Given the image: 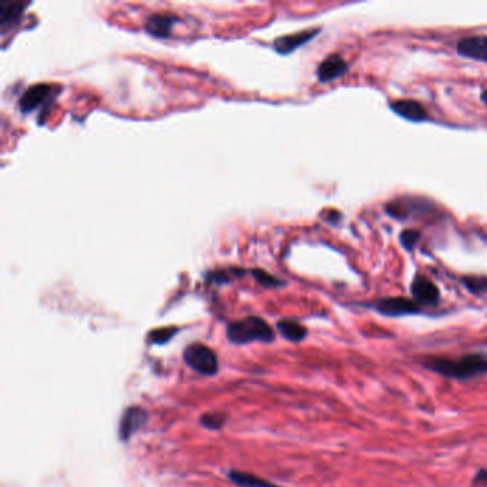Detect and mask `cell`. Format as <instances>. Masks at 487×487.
Wrapping results in <instances>:
<instances>
[{
    "mask_svg": "<svg viewBox=\"0 0 487 487\" xmlns=\"http://www.w3.org/2000/svg\"><path fill=\"white\" fill-rule=\"evenodd\" d=\"M425 366L443 377L454 380H469L487 375V358L477 353L457 359L436 358L425 362Z\"/></svg>",
    "mask_w": 487,
    "mask_h": 487,
    "instance_id": "cell-1",
    "label": "cell"
},
{
    "mask_svg": "<svg viewBox=\"0 0 487 487\" xmlns=\"http://www.w3.org/2000/svg\"><path fill=\"white\" fill-rule=\"evenodd\" d=\"M228 339L235 344H246L250 341L270 343L274 340V331L266 320L257 316H247L228 326Z\"/></svg>",
    "mask_w": 487,
    "mask_h": 487,
    "instance_id": "cell-2",
    "label": "cell"
},
{
    "mask_svg": "<svg viewBox=\"0 0 487 487\" xmlns=\"http://www.w3.org/2000/svg\"><path fill=\"white\" fill-rule=\"evenodd\" d=\"M183 359L190 369L204 376H213L219 370L216 353L203 343L189 344L183 353Z\"/></svg>",
    "mask_w": 487,
    "mask_h": 487,
    "instance_id": "cell-3",
    "label": "cell"
},
{
    "mask_svg": "<svg viewBox=\"0 0 487 487\" xmlns=\"http://www.w3.org/2000/svg\"><path fill=\"white\" fill-rule=\"evenodd\" d=\"M148 422V411L141 406H130L124 410L120 426L119 436L122 442H127L136 432L141 430Z\"/></svg>",
    "mask_w": 487,
    "mask_h": 487,
    "instance_id": "cell-4",
    "label": "cell"
},
{
    "mask_svg": "<svg viewBox=\"0 0 487 487\" xmlns=\"http://www.w3.org/2000/svg\"><path fill=\"white\" fill-rule=\"evenodd\" d=\"M373 307L386 316H404L419 313L421 307L416 302L406 298H389L382 299L373 305Z\"/></svg>",
    "mask_w": 487,
    "mask_h": 487,
    "instance_id": "cell-5",
    "label": "cell"
},
{
    "mask_svg": "<svg viewBox=\"0 0 487 487\" xmlns=\"http://www.w3.org/2000/svg\"><path fill=\"white\" fill-rule=\"evenodd\" d=\"M411 295L419 305L433 306L439 303L440 292L438 286L425 276H416L411 283Z\"/></svg>",
    "mask_w": 487,
    "mask_h": 487,
    "instance_id": "cell-6",
    "label": "cell"
},
{
    "mask_svg": "<svg viewBox=\"0 0 487 487\" xmlns=\"http://www.w3.org/2000/svg\"><path fill=\"white\" fill-rule=\"evenodd\" d=\"M52 92H53V86L47 83H36L28 88L19 100L20 112L25 115L33 112L40 105H43V102L52 95Z\"/></svg>",
    "mask_w": 487,
    "mask_h": 487,
    "instance_id": "cell-7",
    "label": "cell"
},
{
    "mask_svg": "<svg viewBox=\"0 0 487 487\" xmlns=\"http://www.w3.org/2000/svg\"><path fill=\"white\" fill-rule=\"evenodd\" d=\"M179 22L180 19L173 13H153L146 19L145 29L153 37L166 39L172 36V30Z\"/></svg>",
    "mask_w": 487,
    "mask_h": 487,
    "instance_id": "cell-8",
    "label": "cell"
},
{
    "mask_svg": "<svg viewBox=\"0 0 487 487\" xmlns=\"http://www.w3.org/2000/svg\"><path fill=\"white\" fill-rule=\"evenodd\" d=\"M347 71H349V66H347L346 60L337 54H331L319 64L316 75L320 82L326 83L341 78Z\"/></svg>",
    "mask_w": 487,
    "mask_h": 487,
    "instance_id": "cell-9",
    "label": "cell"
},
{
    "mask_svg": "<svg viewBox=\"0 0 487 487\" xmlns=\"http://www.w3.org/2000/svg\"><path fill=\"white\" fill-rule=\"evenodd\" d=\"M457 52L463 57L487 61V36H469L459 40Z\"/></svg>",
    "mask_w": 487,
    "mask_h": 487,
    "instance_id": "cell-10",
    "label": "cell"
},
{
    "mask_svg": "<svg viewBox=\"0 0 487 487\" xmlns=\"http://www.w3.org/2000/svg\"><path fill=\"white\" fill-rule=\"evenodd\" d=\"M319 32H320V29H310V30H303V32H298L293 35L281 36L274 40V49L281 54H289L293 50H296L298 47L303 46L305 43L312 40Z\"/></svg>",
    "mask_w": 487,
    "mask_h": 487,
    "instance_id": "cell-11",
    "label": "cell"
},
{
    "mask_svg": "<svg viewBox=\"0 0 487 487\" xmlns=\"http://www.w3.org/2000/svg\"><path fill=\"white\" fill-rule=\"evenodd\" d=\"M392 109L401 117L410 122H422L428 119V113L425 107L416 100H397L392 103Z\"/></svg>",
    "mask_w": 487,
    "mask_h": 487,
    "instance_id": "cell-12",
    "label": "cell"
},
{
    "mask_svg": "<svg viewBox=\"0 0 487 487\" xmlns=\"http://www.w3.org/2000/svg\"><path fill=\"white\" fill-rule=\"evenodd\" d=\"M26 8L28 5L22 2H4L0 5V23H2V28L6 29L12 23L18 22Z\"/></svg>",
    "mask_w": 487,
    "mask_h": 487,
    "instance_id": "cell-13",
    "label": "cell"
},
{
    "mask_svg": "<svg viewBox=\"0 0 487 487\" xmlns=\"http://www.w3.org/2000/svg\"><path fill=\"white\" fill-rule=\"evenodd\" d=\"M276 326H277V330L281 331V334L291 341H302L307 334L306 327L296 320L283 319L281 322H277Z\"/></svg>",
    "mask_w": 487,
    "mask_h": 487,
    "instance_id": "cell-14",
    "label": "cell"
},
{
    "mask_svg": "<svg viewBox=\"0 0 487 487\" xmlns=\"http://www.w3.org/2000/svg\"><path fill=\"white\" fill-rule=\"evenodd\" d=\"M230 480L237 484L239 487H281L277 484H273L264 479H260L254 474L246 473V471H240V470H232L229 473Z\"/></svg>",
    "mask_w": 487,
    "mask_h": 487,
    "instance_id": "cell-15",
    "label": "cell"
},
{
    "mask_svg": "<svg viewBox=\"0 0 487 487\" xmlns=\"http://www.w3.org/2000/svg\"><path fill=\"white\" fill-rule=\"evenodd\" d=\"M252 276L254 277V281L257 283H260L262 286L264 288H281L285 285L283 281L281 279H277L276 276L267 273L266 270H262V269H253L252 270Z\"/></svg>",
    "mask_w": 487,
    "mask_h": 487,
    "instance_id": "cell-16",
    "label": "cell"
},
{
    "mask_svg": "<svg viewBox=\"0 0 487 487\" xmlns=\"http://www.w3.org/2000/svg\"><path fill=\"white\" fill-rule=\"evenodd\" d=\"M200 423L209 430H219L226 423V414L223 413H206L200 417Z\"/></svg>",
    "mask_w": 487,
    "mask_h": 487,
    "instance_id": "cell-17",
    "label": "cell"
},
{
    "mask_svg": "<svg viewBox=\"0 0 487 487\" xmlns=\"http://www.w3.org/2000/svg\"><path fill=\"white\" fill-rule=\"evenodd\" d=\"M179 331L177 327H160L155 329L149 333V340L155 344H165L168 343L176 333Z\"/></svg>",
    "mask_w": 487,
    "mask_h": 487,
    "instance_id": "cell-18",
    "label": "cell"
},
{
    "mask_svg": "<svg viewBox=\"0 0 487 487\" xmlns=\"http://www.w3.org/2000/svg\"><path fill=\"white\" fill-rule=\"evenodd\" d=\"M466 288L471 292V293H483L487 291V277L484 276H470V277H464L463 279Z\"/></svg>",
    "mask_w": 487,
    "mask_h": 487,
    "instance_id": "cell-19",
    "label": "cell"
},
{
    "mask_svg": "<svg viewBox=\"0 0 487 487\" xmlns=\"http://www.w3.org/2000/svg\"><path fill=\"white\" fill-rule=\"evenodd\" d=\"M419 239H421V233L413 229H407L400 233V243L407 250H413L417 242H419Z\"/></svg>",
    "mask_w": 487,
    "mask_h": 487,
    "instance_id": "cell-20",
    "label": "cell"
},
{
    "mask_svg": "<svg viewBox=\"0 0 487 487\" xmlns=\"http://www.w3.org/2000/svg\"><path fill=\"white\" fill-rule=\"evenodd\" d=\"M473 483L480 487H487V469H481L476 473Z\"/></svg>",
    "mask_w": 487,
    "mask_h": 487,
    "instance_id": "cell-21",
    "label": "cell"
},
{
    "mask_svg": "<svg viewBox=\"0 0 487 487\" xmlns=\"http://www.w3.org/2000/svg\"><path fill=\"white\" fill-rule=\"evenodd\" d=\"M481 100H483V103L484 105H487V89L481 93Z\"/></svg>",
    "mask_w": 487,
    "mask_h": 487,
    "instance_id": "cell-22",
    "label": "cell"
}]
</instances>
